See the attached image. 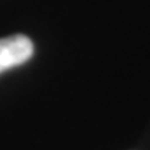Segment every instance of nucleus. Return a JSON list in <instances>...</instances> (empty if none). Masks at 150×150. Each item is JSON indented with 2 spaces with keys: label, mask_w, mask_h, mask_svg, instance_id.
Wrapping results in <instances>:
<instances>
[{
  "label": "nucleus",
  "mask_w": 150,
  "mask_h": 150,
  "mask_svg": "<svg viewBox=\"0 0 150 150\" xmlns=\"http://www.w3.org/2000/svg\"><path fill=\"white\" fill-rule=\"evenodd\" d=\"M33 55V43L27 35H10L0 38V74L25 64Z\"/></svg>",
  "instance_id": "obj_1"
}]
</instances>
